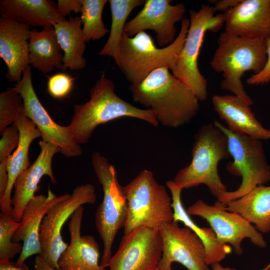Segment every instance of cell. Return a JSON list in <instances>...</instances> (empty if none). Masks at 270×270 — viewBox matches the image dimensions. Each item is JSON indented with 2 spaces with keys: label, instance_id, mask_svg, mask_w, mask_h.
I'll return each mask as SVG.
<instances>
[{
  "label": "cell",
  "instance_id": "obj_1",
  "mask_svg": "<svg viewBox=\"0 0 270 270\" xmlns=\"http://www.w3.org/2000/svg\"><path fill=\"white\" fill-rule=\"evenodd\" d=\"M129 89L133 100L150 110L164 126L186 124L199 110L197 96L166 67L155 70Z\"/></svg>",
  "mask_w": 270,
  "mask_h": 270
},
{
  "label": "cell",
  "instance_id": "obj_2",
  "mask_svg": "<svg viewBox=\"0 0 270 270\" xmlns=\"http://www.w3.org/2000/svg\"><path fill=\"white\" fill-rule=\"evenodd\" d=\"M114 82L103 73L90 91V100L74 106L68 126L79 144L87 143L99 125L123 117L140 119L157 127L159 122L150 109H142L120 98Z\"/></svg>",
  "mask_w": 270,
  "mask_h": 270
},
{
  "label": "cell",
  "instance_id": "obj_3",
  "mask_svg": "<svg viewBox=\"0 0 270 270\" xmlns=\"http://www.w3.org/2000/svg\"><path fill=\"white\" fill-rule=\"evenodd\" d=\"M217 42L210 64L215 72L222 74L221 88L252 105L253 101L245 91L241 78L246 72L256 74L264 66L266 40L244 38L224 31Z\"/></svg>",
  "mask_w": 270,
  "mask_h": 270
},
{
  "label": "cell",
  "instance_id": "obj_4",
  "mask_svg": "<svg viewBox=\"0 0 270 270\" xmlns=\"http://www.w3.org/2000/svg\"><path fill=\"white\" fill-rule=\"evenodd\" d=\"M191 154L190 162L177 172L174 182L182 189L205 184L220 201L228 191L218 170L222 160L231 156L226 136L213 123L202 126L194 134Z\"/></svg>",
  "mask_w": 270,
  "mask_h": 270
},
{
  "label": "cell",
  "instance_id": "obj_5",
  "mask_svg": "<svg viewBox=\"0 0 270 270\" xmlns=\"http://www.w3.org/2000/svg\"><path fill=\"white\" fill-rule=\"evenodd\" d=\"M190 19L184 18L174 42L158 48L148 33L142 32L132 37L124 32L115 62L130 84L140 82L155 70L166 67L172 70L188 32Z\"/></svg>",
  "mask_w": 270,
  "mask_h": 270
},
{
  "label": "cell",
  "instance_id": "obj_6",
  "mask_svg": "<svg viewBox=\"0 0 270 270\" xmlns=\"http://www.w3.org/2000/svg\"><path fill=\"white\" fill-rule=\"evenodd\" d=\"M124 189L128 202L124 234L142 226L159 230L174 220L172 198L151 171L142 170Z\"/></svg>",
  "mask_w": 270,
  "mask_h": 270
},
{
  "label": "cell",
  "instance_id": "obj_7",
  "mask_svg": "<svg viewBox=\"0 0 270 270\" xmlns=\"http://www.w3.org/2000/svg\"><path fill=\"white\" fill-rule=\"evenodd\" d=\"M92 164L104 192L102 201L95 214V225L104 244L100 264L106 268L112 256L115 237L124 226L128 202L124 186L118 180L115 167L107 158L95 151L92 156Z\"/></svg>",
  "mask_w": 270,
  "mask_h": 270
},
{
  "label": "cell",
  "instance_id": "obj_8",
  "mask_svg": "<svg viewBox=\"0 0 270 270\" xmlns=\"http://www.w3.org/2000/svg\"><path fill=\"white\" fill-rule=\"evenodd\" d=\"M213 124L228 138L229 152L233 158V161L227 164L228 170L242 178L241 184L236 190L227 191L219 201L226 205L256 186L270 182V166L267 162L261 140L233 132L217 120H214Z\"/></svg>",
  "mask_w": 270,
  "mask_h": 270
},
{
  "label": "cell",
  "instance_id": "obj_9",
  "mask_svg": "<svg viewBox=\"0 0 270 270\" xmlns=\"http://www.w3.org/2000/svg\"><path fill=\"white\" fill-rule=\"evenodd\" d=\"M213 6L202 4L197 10H190V26L183 46L172 74L187 86L200 101L208 96L207 80L198 68V59L207 31L217 32L224 24L223 14H215Z\"/></svg>",
  "mask_w": 270,
  "mask_h": 270
},
{
  "label": "cell",
  "instance_id": "obj_10",
  "mask_svg": "<svg viewBox=\"0 0 270 270\" xmlns=\"http://www.w3.org/2000/svg\"><path fill=\"white\" fill-rule=\"evenodd\" d=\"M96 200L94 186L90 184L77 186L72 194L52 205L44 216L40 228L41 252L38 255L48 266L60 270L58 260L68 244L62 238L61 232L67 220L79 207Z\"/></svg>",
  "mask_w": 270,
  "mask_h": 270
},
{
  "label": "cell",
  "instance_id": "obj_11",
  "mask_svg": "<svg viewBox=\"0 0 270 270\" xmlns=\"http://www.w3.org/2000/svg\"><path fill=\"white\" fill-rule=\"evenodd\" d=\"M226 205L218 200L209 205L198 200L190 206L186 212L205 220L222 244H230L237 255L242 253V241L248 238L255 246L264 248L266 242L261 232L238 214L226 209Z\"/></svg>",
  "mask_w": 270,
  "mask_h": 270
},
{
  "label": "cell",
  "instance_id": "obj_12",
  "mask_svg": "<svg viewBox=\"0 0 270 270\" xmlns=\"http://www.w3.org/2000/svg\"><path fill=\"white\" fill-rule=\"evenodd\" d=\"M14 88L23 99L22 114L35 124L40 132L42 140L58 146L60 152L66 157L80 156L82 148L74 139L68 126L56 124L40 102L32 85L30 65L24 70L22 79Z\"/></svg>",
  "mask_w": 270,
  "mask_h": 270
},
{
  "label": "cell",
  "instance_id": "obj_13",
  "mask_svg": "<svg viewBox=\"0 0 270 270\" xmlns=\"http://www.w3.org/2000/svg\"><path fill=\"white\" fill-rule=\"evenodd\" d=\"M162 252V241L158 229L142 226L124 234L110 270H153L158 268Z\"/></svg>",
  "mask_w": 270,
  "mask_h": 270
},
{
  "label": "cell",
  "instance_id": "obj_14",
  "mask_svg": "<svg viewBox=\"0 0 270 270\" xmlns=\"http://www.w3.org/2000/svg\"><path fill=\"white\" fill-rule=\"evenodd\" d=\"M162 241V252L158 268L172 270L174 262H178L188 270H210L202 240L188 228L180 227L172 221L159 229Z\"/></svg>",
  "mask_w": 270,
  "mask_h": 270
},
{
  "label": "cell",
  "instance_id": "obj_15",
  "mask_svg": "<svg viewBox=\"0 0 270 270\" xmlns=\"http://www.w3.org/2000/svg\"><path fill=\"white\" fill-rule=\"evenodd\" d=\"M171 2L170 0H145L141 10L126 23L124 32L132 37L145 30H152L156 33L160 46L170 45L176 38L175 24L182 19L186 12L184 4L172 5Z\"/></svg>",
  "mask_w": 270,
  "mask_h": 270
},
{
  "label": "cell",
  "instance_id": "obj_16",
  "mask_svg": "<svg viewBox=\"0 0 270 270\" xmlns=\"http://www.w3.org/2000/svg\"><path fill=\"white\" fill-rule=\"evenodd\" d=\"M39 146L40 151L36 159L17 177L14 184L12 216L18 222L27 204L40 190L38 184L43 176H48L53 184L57 182L52 162L54 156L60 150L56 146L43 140L39 142Z\"/></svg>",
  "mask_w": 270,
  "mask_h": 270
},
{
  "label": "cell",
  "instance_id": "obj_17",
  "mask_svg": "<svg viewBox=\"0 0 270 270\" xmlns=\"http://www.w3.org/2000/svg\"><path fill=\"white\" fill-rule=\"evenodd\" d=\"M224 15L225 32L249 38L270 36V0H241Z\"/></svg>",
  "mask_w": 270,
  "mask_h": 270
},
{
  "label": "cell",
  "instance_id": "obj_18",
  "mask_svg": "<svg viewBox=\"0 0 270 270\" xmlns=\"http://www.w3.org/2000/svg\"><path fill=\"white\" fill-rule=\"evenodd\" d=\"M68 194L57 196L49 188L47 196H34L28 202L12 239L16 242L22 241L23 244L22 250L15 262L16 265H22L30 256L40 254V232L43 218L48 209Z\"/></svg>",
  "mask_w": 270,
  "mask_h": 270
},
{
  "label": "cell",
  "instance_id": "obj_19",
  "mask_svg": "<svg viewBox=\"0 0 270 270\" xmlns=\"http://www.w3.org/2000/svg\"><path fill=\"white\" fill-rule=\"evenodd\" d=\"M84 208L72 214L68 223L70 242L58 260L60 270H106L99 263L100 248L94 238L82 236Z\"/></svg>",
  "mask_w": 270,
  "mask_h": 270
},
{
  "label": "cell",
  "instance_id": "obj_20",
  "mask_svg": "<svg viewBox=\"0 0 270 270\" xmlns=\"http://www.w3.org/2000/svg\"><path fill=\"white\" fill-rule=\"evenodd\" d=\"M30 26L16 21L0 18V58L8 67L6 74L11 82H18L29 66Z\"/></svg>",
  "mask_w": 270,
  "mask_h": 270
},
{
  "label": "cell",
  "instance_id": "obj_21",
  "mask_svg": "<svg viewBox=\"0 0 270 270\" xmlns=\"http://www.w3.org/2000/svg\"><path fill=\"white\" fill-rule=\"evenodd\" d=\"M212 104L215 112L232 132L259 140L270 138V130L264 128L255 117L250 105L234 95H214Z\"/></svg>",
  "mask_w": 270,
  "mask_h": 270
},
{
  "label": "cell",
  "instance_id": "obj_22",
  "mask_svg": "<svg viewBox=\"0 0 270 270\" xmlns=\"http://www.w3.org/2000/svg\"><path fill=\"white\" fill-rule=\"evenodd\" d=\"M2 17L29 26L42 28L66 20L50 0H0Z\"/></svg>",
  "mask_w": 270,
  "mask_h": 270
},
{
  "label": "cell",
  "instance_id": "obj_23",
  "mask_svg": "<svg viewBox=\"0 0 270 270\" xmlns=\"http://www.w3.org/2000/svg\"><path fill=\"white\" fill-rule=\"evenodd\" d=\"M14 124L18 128L20 139L15 151L8 158L6 168L8 182L6 193L0 200L1 212L12 213V198L11 194L17 177L30 164L28 150L32 142L41 136L39 130L30 118L21 114Z\"/></svg>",
  "mask_w": 270,
  "mask_h": 270
},
{
  "label": "cell",
  "instance_id": "obj_24",
  "mask_svg": "<svg viewBox=\"0 0 270 270\" xmlns=\"http://www.w3.org/2000/svg\"><path fill=\"white\" fill-rule=\"evenodd\" d=\"M166 186L172 194V206L174 211V220L182 222L202 240L206 253V263L212 265L220 262L232 252L231 246L219 242L216 234L210 228L198 226L190 218L185 210L182 200V188L178 187L173 180L166 182Z\"/></svg>",
  "mask_w": 270,
  "mask_h": 270
},
{
  "label": "cell",
  "instance_id": "obj_25",
  "mask_svg": "<svg viewBox=\"0 0 270 270\" xmlns=\"http://www.w3.org/2000/svg\"><path fill=\"white\" fill-rule=\"evenodd\" d=\"M29 64L44 74L54 68L62 70L64 54L53 26L30 30L28 39Z\"/></svg>",
  "mask_w": 270,
  "mask_h": 270
},
{
  "label": "cell",
  "instance_id": "obj_26",
  "mask_svg": "<svg viewBox=\"0 0 270 270\" xmlns=\"http://www.w3.org/2000/svg\"><path fill=\"white\" fill-rule=\"evenodd\" d=\"M226 209L254 224L261 233L270 232V185H260L242 197L228 202Z\"/></svg>",
  "mask_w": 270,
  "mask_h": 270
},
{
  "label": "cell",
  "instance_id": "obj_27",
  "mask_svg": "<svg viewBox=\"0 0 270 270\" xmlns=\"http://www.w3.org/2000/svg\"><path fill=\"white\" fill-rule=\"evenodd\" d=\"M80 18L70 16L68 20L59 22L54 26L57 38L64 52L62 70L83 69L86 65L84 56L86 41L82 28Z\"/></svg>",
  "mask_w": 270,
  "mask_h": 270
},
{
  "label": "cell",
  "instance_id": "obj_28",
  "mask_svg": "<svg viewBox=\"0 0 270 270\" xmlns=\"http://www.w3.org/2000/svg\"><path fill=\"white\" fill-rule=\"evenodd\" d=\"M144 0H108L112 14L110 30L108 39L98 55L111 56L116 61L126 20L132 10L144 4Z\"/></svg>",
  "mask_w": 270,
  "mask_h": 270
},
{
  "label": "cell",
  "instance_id": "obj_29",
  "mask_svg": "<svg viewBox=\"0 0 270 270\" xmlns=\"http://www.w3.org/2000/svg\"><path fill=\"white\" fill-rule=\"evenodd\" d=\"M107 0H82L80 17L86 42L102 38L109 32L102 22V14Z\"/></svg>",
  "mask_w": 270,
  "mask_h": 270
},
{
  "label": "cell",
  "instance_id": "obj_30",
  "mask_svg": "<svg viewBox=\"0 0 270 270\" xmlns=\"http://www.w3.org/2000/svg\"><path fill=\"white\" fill-rule=\"evenodd\" d=\"M20 222L14 220L11 213L0 214V263L10 261L16 254L21 253L23 244L13 242Z\"/></svg>",
  "mask_w": 270,
  "mask_h": 270
},
{
  "label": "cell",
  "instance_id": "obj_31",
  "mask_svg": "<svg viewBox=\"0 0 270 270\" xmlns=\"http://www.w3.org/2000/svg\"><path fill=\"white\" fill-rule=\"evenodd\" d=\"M24 106L23 99L14 87L8 88L0 93V134L6 128L16 122L22 114Z\"/></svg>",
  "mask_w": 270,
  "mask_h": 270
},
{
  "label": "cell",
  "instance_id": "obj_32",
  "mask_svg": "<svg viewBox=\"0 0 270 270\" xmlns=\"http://www.w3.org/2000/svg\"><path fill=\"white\" fill-rule=\"evenodd\" d=\"M74 84V78L70 74L60 72L49 77L47 84L50 94L56 99L66 98L71 92Z\"/></svg>",
  "mask_w": 270,
  "mask_h": 270
},
{
  "label": "cell",
  "instance_id": "obj_33",
  "mask_svg": "<svg viewBox=\"0 0 270 270\" xmlns=\"http://www.w3.org/2000/svg\"><path fill=\"white\" fill-rule=\"evenodd\" d=\"M0 162L6 160L12 151L18 147L20 139L18 128L14 124L6 128L0 134Z\"/></svg>",
  "mask_w": 270,
  "mask_h": 270
},
{
  "label": "cell",
  "instance_id": "obj_34",
  "mask_svg": "<svg viewBox=\"0 0 270 270\" xmlns=\"http://www.w3.org/2000/svg\"><path fill=\"white\" fill-rule=\"evenodd\" d=\"M266 62L262 70L256 74H253L246 80L249 85H259L270 82V36L266 40Z\"/></svg>",
  "mask_w": 270,
  "mask_h": 270
},
{
  "label": "cell",
  "instance_id": "obj_35",
  "mask_svg": "<svg viewBox=\"0 0 270 270\" xmlns=\"http://www.w3.org/2000/svg\"><path fill=\"white\" fill-rule=\"evenodd\" d=\"M56 5L60 14L65 18L72 12L76 14L81 13L82 0H58Z\"/></svg>",
  "mask_w": 270,
  "mask_h": 270
},
{
  "label": "cell",
  "instance_id": "obj_36",
  "mask_svg": "<svg viewBox=\"0 0 270 270\" xmlns=\"http://www.w3.org/2000/svg\"><path fill=\"white\" fill-rule=\"evenodd\" d=\"M7 159L0 162V200L4 196L8 182V176L6 168Z\"/></svg>",
  "mask_w": 270,
  "mask_h": 270
},
{
  "label": "cell",
  "instance_id": "obj_37",
  "mask_svg": "<svg viewBox=\"0 0 270 270\" xmlns=\"http://www.w3.org/2000/svg\"><path fill=\"white\" fill-rule=\"evenodd\" d=\"M241 0H216L214 2V5L213 6L216 12H224L236 6Z\"/></svg>",
  "mask_w": 270,
  "mask_h": 270
},
{
  "label": "cell",
  "instance_id": "obj_38",
  "mask_svg": "<svg viewBox=\"0 0 270 270\" xmlns=\"http://www.w3.org/2000/svg\"><path fill=\"white\" fill-rule=\"evenodd\" d=\"M0 270H29L28 266L24 263L18 266L10 261L0 263Z\"/></svg>",
  "mask_w": 270,
  "mask_h": 270
},
{
  "label": "cell",
  "instance_id": "obj_39",
  "mask_svg": "<svg viewBox=\"0 0 270 270\" xmlns=\"http://www.w3.org/2000/svg\"><path fill=\"white\" fill-rule=\"evenodd\" d=\"M34 269V270H56L47 265L39 256L35 258Z\"/></svg>",
  "mask_w": 270,
  "mask_h": 270
},
{
  "label": "cell",
  "instance_id": "obj_40",
  "mask_svg": "<svg viewBox=\"0 0 270 270\" xmlns=\"http://www.w3.org/2000/svg\"><path fill=\"white\" fill-rule=\"evenodd\" d=\"M212 270H236V268L228 266H222L220 262L214 263L211 265Z\"/></svg>",
  "mask_w": 270,
  "mask_h": 270
},
{
  "label": "cell",
  "instance_id": "obj_41",
  "mask_svg": "<svg viewBox=\"0 0 270 270\" xmlns=\"http://www.w3.org/2000/svg\"><path fill=\"white\" fill-rule=\"evenodd\" d=\"M270 268V263L262 270H268Z\"/></svg>",
  "mask_w": 270,
  "mask_h": 270
},
{
  "label": "cell",
  "instance_id": "obj_42",
  "mask_svg": "<svg viewBox=\"0 0 270 270\" xmlns=\"http://www.w3.org/2000/svg\"><path fill=\"white\" fill-rule=\"evenodd\" d=\"M159 270L158 268H156L154 270Z\"/></svg>",
  "mask_w": 270,
  "mask_h": 270
}]
</instances>
